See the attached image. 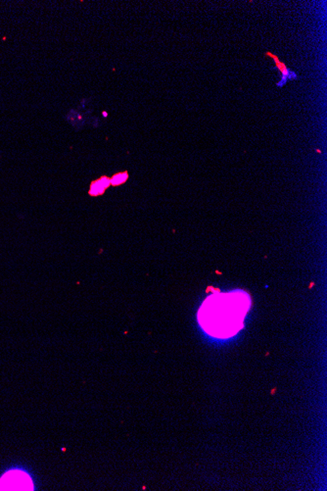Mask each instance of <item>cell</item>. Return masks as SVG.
<instances>
[{"label": "cell", "instance_id": "cell-1", "mask_svg": "<svg viewBox=\"0 0 327 491\" xmlns=\"http://www.w3.org/2000/svg\"><path fill=\"white\" fill-rule=\"evenodd\" d=\"M251 298L242 290L209 295L198 312L201 328L211 337L229 339L243 327Z\"/></svg>", "mask_w": 327, "mask_h": 491}, {"label": "cell", "instance_id": "cell-2", "mask_svg": "<svg viewBox=\"0 0 327 491\" xmlns=\"http://www.w3.org/2000/svg\"><path fill=\"white\" fill-rule=\"evenodd\" d=\"M33 483L29 476L22 472H10L0 480V491H32Z\"/></svg>", "mask_w": 327, "mask_h": 491}, {"label": "cell", "instance_id": "cell-3", "mask_svg": "<svg viewBox=\"0 0 327 491\" xmlns=\"http://www.w3.org/2000/svg\"><path fill=\"white\" fill-rule=\"evenodd\" d=\"M264 55H265V56H267L268 58H270V59H272V60H273L274 64H275V67L277 68V70L279 71V73H280V75H281V79H280V82H278V83H277V86L282 87V86H284V85H285V83H286L288 80H291V79H295V78H297V75H296L294 72H292V71L290 70V69H288V67L286 66V64H285L284 62L280 61V60H279V58H278L275 54H273V53H271V52H269V51H266V52L264 53Z\"/></svg>", "mask_w": 327, "mask_h": 491}, {"label": "cell", "instance_id": "cell-4", "mask_svg": "<svg viewBox=\"0 0 327 491\" xmlns=\"http://www.w3.org/2000/svg\"><path fill=\"white\" fill-rule=\"evenodd\" d=\"M110 185H111V180L107 177H102L99 180L92 183L89 189V193L92 196L100 195L104 193V191L110 187Z\"/></svg>", "mask_w": 327, "mask_h": 491}, {"label": "cell", "instance_id": "cell-5", "mask_svg": "<svg viewBox=\"0 0 327 491\" xmlns=\"http://www.w3.org/2000/svg\"><path fill=\"white\" fill-rule=\"evenodd\" d=\"M129 176H128V173L125 172V173H120V174H117L115 175L111 180V185L112 186H120V185H123L124 183L127 182Z\"/></svg>", "mask_w": 327, "mask_h": 491}]
</instances>
